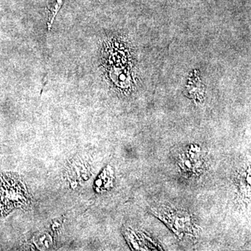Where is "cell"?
Segmentation results:
<instances>
[{
    "label": "cell",
    "mask_w": 251,
    "mask_h": 251,
    "mask_svg": "<svg viewBox=\"0 0 251 251\" xmlns=\"http://www.w3.org/2000/svg\"><path fill=\"white\" fill-rule=\"evenodd\" d=\"M30 202L25 184L19 175L0 173V212L8 214L13 209L27 206Z\"/></svg>",
    "instance_id": "obj_1"
},
{
    "label": "cell",
    "mask_w": 251,
    "mask_h": 251,
    "mask_svg": "<svg viewBox=\"0 0 251 251\" xmlns=\"http://www.w3.org/2000/svg\"><path fill=\"white\" fill-rule=\"evenodd\" d=\"M64 0H49L47 4V25L49 30L52 27L56 16L62 8Z\"/></svg>",
    "instance_id": "obj_2"
},
{
    "label": "cell",
    "mask_w": 251,
    "mask_h": 251,
    "mask_svg": "<svg viewBox=\"0 0 251 251\" xmlns=\"http://www.w3.org/2000/svg\"><path fill=\"white\" fill-rule=\"evenodd\" d=\"M34 244L41 250H46L52 244V238L48 234H40L34 239Z\"/></svg>",
    "instance_id": "obj_3"
}]
</instances>
